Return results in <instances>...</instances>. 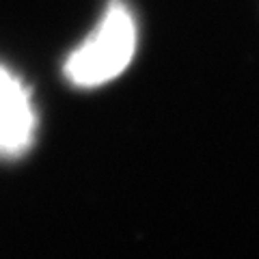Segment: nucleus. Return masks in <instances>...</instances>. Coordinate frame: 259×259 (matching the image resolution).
<instances>
[{
  "label": "nucleus",
  "instance_id": "f257e3e1",
  "mask_svg": "<svg viewBox=\"0 0 259 259\" xmlns=\"http://www.w3.org/2000/svg\"><path fill=\"white\" fill-rule=\"evenodd\" d=\"M136 52V22L125 3L112 0L95 30L67 56L63 65L71 84L91 89L106 84L125 71Z\"/></svg>",
  "mask_w": 259,
  "mask_h": 259
},
{
  "label": "nucleus",
  "instance_id": "f03ea898",
  "mask_svg": "<svg viewBox=\"0 0 259 259\" xmlns=\"http://www.w3.org/2000/svg\"><path fill=\"white\" fill-rule=\"evenodd\" d=\"M37 115L22 80L0 65V156H22L35 141Z\"/></svg>",
  "mask_w": 259,
  "mask_h": 259
}]
</instances>
